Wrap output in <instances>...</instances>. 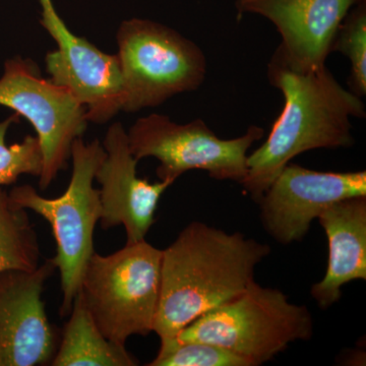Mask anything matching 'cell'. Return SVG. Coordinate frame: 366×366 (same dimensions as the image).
Returning a JSON list of instances; mask_svg holds the SVG:
<instances>
[{
    "label": "cell",
    "instance_id": "6da1fadb",
    "mask_svg": "<svg viewBox=\"0 0 366 366\" xmlns=\"http://www.w3.org/2000/svg\"><path fill=\"white\" fill-rule=\"evenodd\" d=\"M268 79L283 95L284 107L264 143L247 157V174L240 184L257 203L300 154L352 147L351 118L366 117L362 98L346 90L327 66L295 71L274 51Z\"/></svg>",
    "mask_w": 366,
    "mask_h": 366
},
{
    "label": "cell",
    "instance_id": "7a4b0ae2",
    "mask_svg": "<svg viewBox=\"0 0 366 366\" xmlns=\"http://www.w3.org/2000/svg\"><path fill=\"white\" fill-rule=\"evenodd\" d=\"M162 252L154 325L161 345L174 341L197 317L244 292L271 247L240 232L192 222Z\"/></svg>",
    "mask_w": 366,
    "mask_h": 366
},
{
    "label": "cell",
    "instance_id": "3957f363",
    "mask_svg": "<svg viewBox=\"0 0 366 366\" xmlns=\"http://www.w3.org/2000/svg\"><path fill=\"white\" fill-rule=\"evenodd\" d=\"M312 335L314 320L307 307L291 302L279 289L262 287L254 281L234 300L185 327L174 342L214 344L257 366L273 360L293 342L310 340Z\"/></svg>",
    "mask_w": 366,
    "mask_h": 366
},
{
    "label": "cell",
    "instance_id": "277c9868",
    "mask_svg": "<svg viewBox=\"0 0 366 366\" xmlns=\"http://www.w3.org/2000/svg\"><path fill=\"white\" fill-rule=\"evenodd\" d=\"M105 157L103 144L83 137L71 148V182L62 196L46 199L31 185L14 187L9 192L14 203L43 217L51 226L56 255L52 257L59 269L62 302L59 314H71L74 297L94 250V231L102 214L99 189L94 187L96 172Z\"/></svg>",
    "mask_w": 366,
    "mask_h": 366
},
{
    "label": "cell",
    "instance_id": "5b68a950",
    "mask_svg": "<svg viewBox=\"0 0 366 366\" xmlns=\"http://www.w3.org/2000/svg\"><path fill=\"white\" fill-rule=\"evenodd\" d=\"M162 254L142 240L114 254L92 255L78 293L106 338L125 345L134 335L154 332Z\"/></svg>",
    "mask_w": 366,
    "mask_h": 366
},
{
    "label": "cell",
    "instance_id": "8992f818",
    "mask_svg": "<svg viewBox=\"0 0 366 366\" xmlns=\"http://www.w3.org/2000/svg\"><path fill=\"white\" fill-rule=\"evenodd\" d=\"M124 83L122 112L157 107L179 94L197 91L208 71L194 41L146 19L124 21L117 33Z\"/></svg>",
    "mask_w": 366,
    "mask_h": 366
},
{
    "label": "cell",
    "instance_id": "52a82bcc",
    "mask_svg": "<svg viewBox=\"0 0 366 366\" xmlns=\"http://www.w3.org/2000/svg\"><path fill=\"white\" fill-rule=\"evenodd\" d=\"M264 136L262 127L250 125L242 137L223 139L201 118L182 124L158 113L139 118L127 132L134 157L157 159L159 180L172 183L197 169L207 171L214 179L240 184L247 174L249 149Z\"/></svg>",
    "mask_w": 366,
    "mask_h": 366
},
{
    "label": "cell",
    "instance_id": "ba28073f",
    "mask_svg": "<svg viewBox=\"0 0 366 366\" xmlns=\"http://www.w3.org/2000/svg\"><path fill=\"white\" fill-rule=\"evenodd\" d=\"M0 105L26 118L37 132L43 155L39 187L47 189L66 169L74 141L86 131L85 106L64 86L43 78L33 60L21 56L4 64Z\"/></svg>",
    "mask_w": 366,
    "mask_h": 366
},
{
    "label": "cell",
    "instance_id": "9c48e42d",
    "mask_svg": "<svg viewBox=\"0 0 366 366\" xmlns=\"http://www.w3.org/2000/svg\"><path fill=\"white\" fill-rule=\"evenodd\" d=\"M40 24L56 42L47 53L50 79L64 86L85 106L89 122L104 124L124 104V83L117 55L108 54L69 30L52 0H39Z\"/></svg>",
    "mask_w": 366,
    "mask_h": 366
},
{
    "label": "cell",
    "instance_id": "30bf717a",
    "mask_svg": "<svg viewBox=\"0 0 366 366\" xmlns=\"http://www.w3.org/2000/svg\"><path fill=\"white\" fill-rule=\"evenodd\" d=\"M366 196V172H324L288 163L261 199L262 226L281 244L301 242L324 209Z\"/></svg>",
    "mask_w": 366,
    "mask_h": 366
},
{
    "label": "cell",
    "instance_id": "8fae6325",
    "mask_svg": "<svg viewBox=\"0 0 366 366\" xmlns=\"http://www.w3.org/2000/svg\"><path fill=\"white\" fill-rule=\"evenodd\" d=\"M56 269L47 259L34 271L0 272V366L51 365L59 340L42 295Z\"/></svg>",
    "mask_w": 366,
    "mask_h": 366
},
{
    "label": "cell",
    "instance_id": "7c38bea8",
    "mask_svg": "<svg viewBox=\"0 0 366 366\" xmlns=\"http://www.w3.org/2000/svg\"><path fill=\"white\" fill-rule=\"evenodd\" d=\"M366 0H235L238 19L257 14L280 34L274 50L290 69L310 71L326 66L342 21Z\"/></svg>",
    "mask_w": 366,
    "mask_h": 366
},
{
    "label": "cell",
    "instance_id": "4fadbf2b",
    "mask_svg": "<svg viewBox=\"0 0 366 366\" xmlns=\"http://www.w3.org/2000/svg\"><path fill=\"white\" fill-rule=\"evenodd\" d=\"M102 144L105 157L95 175L101 185V226L105 230L124 226L127 243L142 242L155 222L161 197L173 183H152L137 177L139 161L132 154L127 132L120 122L110 125Z\"/></svg>",
    "mask_w": 366,
    "mask_h": 366
},
{
    "label": "cell",
    "instance_id": "5bb4252c",
    "mask_svg": "<svg viewBox=\"0 0 366 366\" xmlns=\"http://www.w3.org/2000/svg\"><path fill=\"white\" fill-rule=\"evenodd\" d=\"M329 244L326 274L312 285V298L322 310L340 300L342 287L366 280V196L349 197L317 217Z\"/></svg>",
    "mask_w": 366,
    "mask_h": 366
},
{
    "label": "cell",
    "instance_id": "9a60e30c",
    "mask_svg": "<svg viewBox=\"0 0 366 366\" xmlns=\"http://www.w3.org/2000/svg\"><path fill=\"white\" fill-rule=\"evenodd\" d=\"M50 365L136 366L139 361L125 345L115 343L101 333L78 293Z\"/></svg>",
    "mask_w": 366,
    "mask_h": 366
},
{
    "label": "cell",
    "instance_id": "2e32d148",
    "mask_svg": "<svg viewBox=\"0 0 366 366\" xmlns=\"http://www.w3.org/2000/svg\"><path fill=\"white\" fill-rule=\"evenodd\" d=\"M38 235L26 209L14 203L0 187V272L39 267Z\"/></svg>",
    "mask_w": 366,
    "mask_h": 366
},
{
    "label": "cell",
    "instance_id": "e0dca14e",
    "mask_svg": "<svg viewBox=\"0 0 366 366\" xmlns=\"http://www.w3.org/2000/svg\"><path fill=\"white\" fill-rule=\"evenodd\" d=\"M350 60L349 91L363 98L366 95V1L349 11L342 21L332 46Z\"/></svg>",
    "mask_w": 366,
    "mask_h": 366
},
{
    "label": "cell",
    "instance_id": "ac0fdd59",
    "mask_svg": "<svg viewBox=\"0 0 366 366\" xmlns=\"http://www.w3.org/2000/svg\"><path fill=\"white\" fill-rule=\"evenodd\" d=\"M20 115H14L0 122V187L11 185L21 175L40 177L43 155L37 136H26L20 143L7 146V131L20 122Z\"/></svg>",
    "mask_w": 366,
    "mask_h": 366
},
{
    "label": "cell",
    "instance_id": "d6986e66",
    "mask_svg": "<svg viewBox=\"0 0 366 366\" xmlns=\"http://www.w3.org/2000/svg\"><path fill=\"white\" fill-rule=\"evenodd\" d=\"M149 366H252L222 347L206 342H170L160 346Z\"/></svg>",
    "mask_w": 366,
    "mask_h": 366
}]
</instances>
